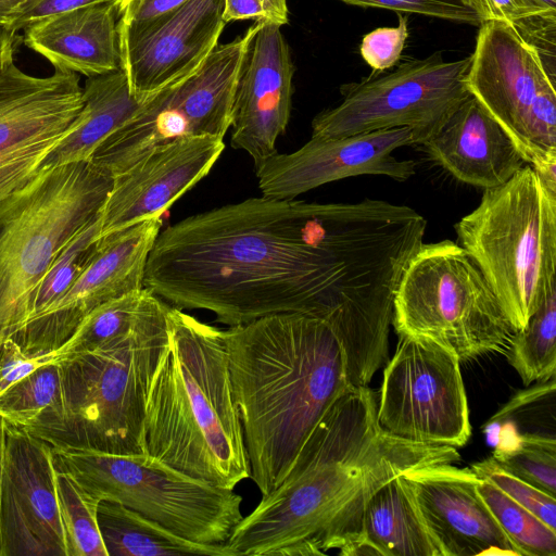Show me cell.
I'll return each instance as SVG.
<instances>
[{
	"label": "cell",
	"instance_id": "1",
	"mask_svg": "<svg viewBox=\"0 0 556 556\" xmlns=\"http://www.w3.org/2000/svg\"><path fill=\"white\" fill-rule=\"evenodd\" d=\"M337 203L250 198L160 231L143 287L229 327L282 313L328 324Z\"/></svg>",
	"mask_w": 556,
	"mask_h": 556
},
{
	"label": "cell",
	"instance_id": "2",
	"mask_svg": "<svg viewBox=\"0 0 556 556\" xmlns=\"http://www.w3.org/2000/svg\"><path fill=\"white\" fill-rule=\"evenodd\" d=\"M457 448L393 437L377 420V393L352 387L329 407L280 483L232 530L239 555L339 552L359 532L365 504L391 478L431 464H457Z\"/></svg>",
	"mask_w": 556,
	"mask_h": 556
},
{
	"label": "cell",
	"instance_id": "3",
	"mask_svg": "<svg viewBox=\"0 0 556 556\" xmlns=\"http://www.w3.org/2000/svg\"><path fill=\"white\" fill-rule=\"evenodd\" d=\"M251 478L262 496L283 479L329 407L353 386L320 319L282 313L222 330Z\"/></svg>",
	"mask_w": 556,
	"mask_h": 556
},
{
	"label": "cell",
	"instance_id": "4",
	"mask_svg": "<svg viewBox=\"0 0 556 556\" xmlns=\"http://www.w3.org/2000/svg\"><path fill=\"white\" fill-rule=\"evenodd\" d=\"M168 328L147 394L146 451L193 479L233 489L251 468L222 330L172 305Z\"/></svg>",
	"mask_w": 556,
	"mask_h": 556
},
{
	"label": "cell",
	"instance_id": "5",
	"mask_svg": "<svg viewBox=\"0 0 556 556\" xmlns=\"http://www.w3.org/2000/svg\"><path fill=\"white\" fill-rule=\"evenodd\" d=\"M169 307L156 295L130 331L60 361V410L27 431L54 447L146 454V401L168 342Z\"/></svg>",
	"mask_w": 556,
	"mask_h": 556
},
{
	"label": "cell",
	"instance_id": "6",
	"mask_svg": "<svg viewBox=\"0 0 556 556\" xmlns=\"http://www.w3.org/2000/svg\"><path fill=\"white\" fill-rule=\"evenodd\" d=\"M112 184L90 160L42 167L0 204V351L28 319L54 257L101 213Z\"/></svg>",
	"mask_w": 556,
	"mask_h": 556
},
{
	"label": "cell",
	"instance_id": "7",
	"mask_svg": "<svg viewBox=\"0 0 556 556\" xmlns=\"http://www.w3.org/2000/svg\"><path fill=\"white\" fill-rule=\"evenodd\" d=\"M454 229L513 328L522 329L556 283V193L527 164L483 190Z\"/></svg>",
	"mask_w": 556,
	"mask_h": 556
},
{
	"label": "cell",
	"instance_id": "8",
	"mask_svg": "<svg viewBox=\"0 0 556 556\" xmlns=\"http://www.w3.org/2000/svg\"><path fill=\"white\" fill-rule=\"evenodd\" d=\"M397 336L429 339L462 362L504 352L516 332L470 255L443 240L419 248L393 302Z\"/></svg>",
	"mask_w": 556,
	"mask_h": 556
},
{
	"label": "cell",
	"instance_id": "9",
	"mask_svg": "<svg viewBox=\"0 0 556 556\" xmlns=\"http://www.w3.org/2000/svg\"><path fill=\"white\" fill-rule=\"evenodd\" d=\"M51 450L54 468L93 500L119 503L189 541L225 544L243 517L233 489L193 479L148 453Z\"/></svg>",
	"mask_w": 556,
	"mask_h": 556
},
{
	"label": "cell",
	"instance_id": "10",
	"mask_svg": "<svg viewBox=\"0 0 556 556\" xmlns=\"http://www.w3.org/2000/svg\"><path fill=\"white\" fill-rule=\"evenodd\" d=\"M467 87L556 193L555 79L513 25L502 21L479 25Z\"/></svg>",
	"mask_w": 556,
	"mask_h": 556
},
{
	"label": "cell",
	"instance_id": "11",
	"mask_svg": "<svg viewBox=\"0 0 556 556\" xmlns=\"http://www.w3.org/2000/svg\"><path fill=\"white\" fill-rule=\"evenodd\" d=\"M471 55L446 61L441 52L405 62L386 75L341 86L342 101L318 113L312 137L343 138L407 127L415 144L435 135L471 94L467 75Z\"/></svg>",
	"mask_w": 556,
	"mask_h": 556
},
{
	"label": "cell",
	"instance_id": "12",
	"mask_svg": "<svg viewBox=\"0 0 556 556\" xmlns=\"http://www.w3.org/2000/svg\"><path fill=\"white\" fill-rule=\"evenodd\" d=\"M245 41L243 35L217 46L194 73L151 96L90 161L113 177L157 146L191 136L224 138Z\"/></svg>",
	"mask_w": 556,
	"mask_h": 556
},
{
	"label": "cell",
	"instance_id": "13",
	"mask_svg": "<svg viewBox=\"0 0 556 556\" xmlns=\"http://www.w3.org/2000/svg\"><path fill=\"white\" fill-rule=\"evenodd\" d=\"M377 394V420L407 441L458 448L471 435L460 361L420 337L400 336Z\"/></svg>",
	"mask_w": 556,
	"mask_h": 556
},
{
	"label": "cell",
	"instance_id": "14",
	"mask_svg": "<svg viewBox=\"0 0 556 556\" xmlns=\"http://www.w3.org/2000/svg\"><path fill=\"white\" fill-rule=\"evenodd\" d=\"M83 105L76 73L35 77L14 61L0 71V204L39 172Z\"/></svg>",
	"mask_w": 556,
	"mask_h": 556
},
{
	"label": "cell",
	"instance_id": "15",
	"mask_svg": "<svg viewBox=\"0 0 556 556\" xmlns=\"http://www.w3.org/2000/svg\"><path fill=\"white\" fill-rule=\"evenodd\" d=\"M162 228L149 217L99 239L98 250L66 293L12 337L28 355L58 350L100 304L143 288L147 261Z\"/></svg>",
	"mask_w": 556,
	"mask_h": 556
},
{
	"label": "cell",
	"instance_id": "16",
	"mask_svg": "<svg viewBox=\"0 0 556 556\" xmlns=\"http://www.w3.org/2000/svg\"><path fill=\"white\" fill-rule=\"evenodd\" d=\"M0 556H67L51 446L7 421Z\"/></svg>",
	"mask_w": 556,
	"mask_h": 556
},
{
	"label": "cell",
	"instance_id": "17",
	"mask_svg": "<svg viewBox=\"0 0 556 556\" xmlns=\"http://www.w3.org/2000/svg\"><path fill=\"white\" fill-rule=\"evenodd\" d=\"M224 0H188L144 24L118 27L121 68L147 100L194 73L218 46Z\"/></svg>",
	"mask_w": 556,
	"mask_h": 556
},
{
	"label": "cell",
	"instance_id": "18",
	"mask_svg": "<svg viewBox=\"0 0 556 556\" xmlns=\"http://www.w3.org/2000/svg\"><path fill=\"white\" fill-rule=\"evenodd\" d=\"M412 144H415V138L407 127L343 138L312 137L299 150L288 154L277 152L257 166L258 187L263 197L283 200L359 175H380L405 181L415 175L417 164L399 160L393 152Z\"/></svg>",
	"mask_w": 556,
	"mask_h": 556
},
{
	"label": "cell",
	"instance_id": "19",
	"mask_svg": "<svg viewBox=\"0 0 556 556\" xmlns=\"http://www.w3.org/2000/svg\"><path fill=\"white\" fill-rule=\"evenodd\" d=\"M231 116V146L255 168L277 153L292 109L294 65L281 27L254 22L245 31Z\"/></svg>",
	"mask_w": 556,
	"mask_h": 556
},
{
	"label": "cell",
	"instance_id": "20",
	"mask_svg": "<svg viewBox=\"0 0 556 556\" xmlns=\"http://www.w3.org/2000/svg\"><path fill=\"white\" fill-rule=\"evenodd\" d=\"M224 148V138L215 136L179 138L153 148L113 176L101 210L99 239L146 218L162 216L208 174Z\"/></svg>",
	"mask_w": 556,
	"mask_h": 556
},
{
	"label": "cell",
	"instance_id": "21",
	"mask_svg": "<svg viewBox=\"0 0 556 556\" xmlns=\"http://www.w3.org/2000/svg\"><path fill=\"white\" fill-rule=\"evenodd\" d=\"M404 476L443 556L520 555L479 494L470 467L431 464Z\"/></svg>",
	"mask_w": 556,
	"mask_h": 556
},
{
	"label": "cell",
	"instance_id": "22",
	"mask_svg": "<svg viewBox=\"0 0 556 556\" xmlns=\"http://www.w3.org/2000/svg\"><path fill=\"white\" fill-rule=\"evenodd\" d=\"M421 146L454 178L483 190L503 185L527 165L507 132L472 96Z\"/></svg>",
	"mask_w": 556,
	"mask_h": 556
},
{
	"label": "cell",
	"instance_id": "23",
	"mask_svg": "<svg viewBox=\"0 0 556 556\" xmlns=\"http://www.w3.org/2000/svg\"><path fill=\"white\" fill-rule=\"evenodd\" d=\"M24 43L55 71L87 77L121 70L118 2L55 14L24 29Z\"/></svg>",
	"mask_w": 556,
	"mask_h": 556
},
{
	"label": "cell",
	"instance_id": "24",
	"mask_svg": "<svg viewBox=\"0 0 556 556\" xmlns=\"http://www.w3.org/2000/svg\"><path fill=\"white\" fill-rule=\"evenodd\" d=\"M340 555L443 556L427 527L404 472L371 493L358 535Z\"/></svg>",
	"mask_w": 556,
	"mask_h": 556
},
{
	"label": "cell",
	"instance_id": "25",
	"mask_svg": "<svg viewBox=\"0 0 556 556\" xmlns=\"http://www.w3.org/2000/svg\"><path fill=\"white\" fill-rule=\"evenodd\" d=\"M83 100L74 129L48 154L41 168L90 160L97 148L147 101L130 92L122 68L88 77Z\"/></svg>",
	"mask_w": 556,
	"mask_h": 556
},
{
	"label": "cell",
	"instance_id": "26",
	"mask_svg": "<svg viewBox=\"0 0 556 556\" xmlns=\"http://www.w3.org/2000/svg\"><path fill=\"white\" fill-rule=\"evenodd\" d=\"M97 519L108 556H237L226 543L189 541L116 502L100 501Z\"/></svg>",
	"mask_w": 556,
	"mask_h": 556
},
{
	"label": "cell",
	"instance_id": "27",
	"mask_svg": "<svg viewBox=\"0 0 556 556\" xmlns=\"http://www.w3.org/2000/svg\"><path fill=\"white\" fill-rule=\"evenodd\" d=\"M508 363L526 387L556 374V283L526 326L516 331L505 349Z\"/></svg>",
	"mask_w": 556,
	"mask_h": 556
},
{
	"label": "cell",
	"instance_id": "28",
	"mask_svg": "<svg viewBox=\"0 0 556 556\" xmlns=\"http://www.w3.org/2000/svg\"><path fill=\"white\" fill-rule=\"evenodd\" d=\"M61 397L60 364L50 363L0 394V415L7 421L27 430L56 416Z\"/></svg>",
	"mask_w": 556,
	"mask_h": 556
},
{
	"label": "cell",
	"instance_id": "29",
	"mask_svg": "<svg viewBox=\"0 0 556 556\" xmlns=\"http://www.w3.org/2000/svg\"><path fill=\"white\" fill-rule=\"evenodd\" d=\"M477 489L520 556H556V529L514 502L489 480L479 478Z\"/></svg>",
	"mask_w": 556,
	"mask_h": 556
},
{
	"label": "cell",
	"instance_id": "30",
	"mask_svg": "<svg viewBox=\"0 0 556 556\" xmlns=\"http://www.w3.org/2000/svg\"><path fill=\"white\" fill-rule=\"evenodd\" d=\"M100 231L101 213L66 242L37 286L27 320L47 311L74 285L97 253Z\"/></svg>",
	"mask_w": 556,
	"mask_h": 556
},
{
	"label": "cell",
	"instance_id": "31",
	"mask_svg": "<svg viewBox=\"0 0 556 556\" xmlns=\"http://www.w3.org/2000/svg\"><path fill=\"white\" fill-rule=\"evenodd\" d=\"M505 470L543 492L556 495V439L520 433L501 439L492 456Z\"/></svg>",
	"mask_w": 556,
	"mask_h": 556
},
{
	"label": "cell",
	"instance_id": "32",
	"mask_svg": "<svg viewBox=\"0 0 556 556\" xmlns=\"http://www.w3.org/2000/svg\"><path fill=\"white\" fill-rule=\"evenodd\" d=\"M55 481L67 556H108L97 519L99 502L58 469Z\"/></svg>",
	"mask_w": 556,
	"mask_h": 556
},
{
	"label": "cell",
	"instance_id": "33",
	"mask_svg": "<svg viewBox=\"0 0 556 556\" xmlns=\"http://www.w3.org/2000/svg\"><path fill=\"white\" fill-rule=\"evenodd\" d=\"M155 296L143 287L97 306L70 338L72 353L93 350L130 331Z\"/></svg>",
	"mask_w": 556,
	"mask_h": 556
},
{
	"label": "cell",
	"instance_id": "34",
	"mask_svg": "<svg viewBox=\"0 0 556 556\" xmlns=\"http://www.w3.org/2000/svg\"><path fill=\"white\" fill-rule=\"evenodd\" d=\"M478 478H483L496 485L514 502L556 529V500L542 490L514 476L502 468L493 457L471 465Z\"/></svg>",
	"mask_w": 556,
	"mask_h": 556
},
{
	"label": "cell",
	"instance_id": "35",
	"mask_svg": "<svg viewBox=\"0 0 556 556\" xmlns=\"http://www.w3.org/2000/svg\"><path fill=\"white\" fill-rule=\"evenodd\" d=\"M351 5L378 8L479 26L481 20L467 0H340Z\"/></svg>",
	"mask_w": 556,
	"mask_h": 556
},
{
	"label": "cell",
	"instance_id": "36",
	"mask_svg": "<svg viewBox=\"0 0 556 556\" xmlns=\"http://www.w3.org/2000/svg\"><path fill=\"white\" fill-rule=\"evenodd\" d=\"M408 37V20L399 14L394 27H379L367 33L361 42L363 60L376 72L393 67L400 60Z\"/></svg>",
	"mask_w": 556,
	"mask_h": 556
},
{
	"label": "cell",
	"instance_id": "37",
	"mask_svg": "<svg viewBox=\"0 0 556 556\" xmlns=\"http://www.w3.org/2000/svg\"><path fill=\"white\" fill-rule=\"evenodd\" d=\"M72 354V340L68 339L58 350L28 355L20 345L9 339L0 351V394L37 368L60 362Z\"/></svg>",
	"mask_w": 556,
	"mask_h": 556
},
{
	"label": "cell",
	"instance_id": "38",
	"mask_svg": "<svg viewBox=\"0 0 556 556\" xmlns=\"http://www.w3.org/2000/svg\"><path fill=\"white\" fill-rule=\"evenodd\" d=\"M224 21L254 20L283 26L289 21L287 0H224Z\"/></svg>",
	"mask_w": 556,
	"mask_h": 556
},
{
	"label": "cell",
	"instance_id": "39",
	"mask_svg": "<svg viewBox=\"0 0 556 556\" xmlns=\"http://www.w3.org/2000/svg\"><path fill=\"white\" fill-rule=\"evenodd\" d=\"M119 0H27L12 16L7 30L14 36L42 18L90 4Z\"/></svg>",
	"mask_w": 556,
	"mask_h": 556
},
{
	"label": "cell",
	"instance_id": "40",
	"mask_svg": "<svg viewBox=\"0 0 556 556\" xmlns=\"http://www.w3.org/2000/svg\"><path fill=\"white\" fill-rule=\"evenodd\" d=\"M188 0H119L118 27L144 24L163 15Z\"/></svg>",
	"mask_w": 556,
	"mask_h": 556
},
{
	"label": "cell",
	"instance_id": "41",
	"mask_svg": "<svg viewBox=\"0 0 556 556\" xmlns=\"http://www.w3.org/2000/svg\"><path fill=\"white\" fill-rule=\"evenodd\" d=\"M479 15L481 23L502 21L515 25L526 17L518 0H467Z\"/></svg>",
	"mask_w": 556,
	"mask_h": 556
},
{
	"label": "cell",
	"instance_id": "42",
	"mask_svg": "<svg viewBox=\"0 0 556 556\" xmlns=\"http://www.w3.org/2000/svg\"><path fill=\"white\" fill-rule=\"evenodd\" d=\"M526 17L556 16V0H518Z\"/></svg>",
	"mask_w": 556,
	"mask_h": 556
},
{
	"label": "cell",
	"instance_id": "43",
	"mask_svg": "<svg viewBox=\"0 0 556 556\" xmlns=\"http://www.w3.org/2000/svg\"><path fill=\"white\" fill-rule=\"evenodd\" d=\"M13 35L0 27V71L13 61Z\"/></svg>",
	"mask_w": 556,
	"mask_h": 556
},
{
	"label": "cell",
	"instance_id": "44",
	"mask_svg": "<svg viewBox=\"0 0 556 556\" xmlns=\"http://www.w3.org/2000/svg\"><path fill=\"white\" fill-rule=\"evenodd\" d=\"M27 0H0V27L7 28L17 9Z\"/></svg>",
	"mask_w": 556,
	"mask_h": 556
},
{
	"label": "cell",
	"instance_id": "45",
	"mask_svg": "<svg viewBox=\"0 0 556 556\" xmlns=\"http://www.w3.org/2000/svg\"><path fill=\"white\" fill-rule=\"evenodd\" d=\"M7 420L0 415V492L3 477Z\"/></svg>",
	"mask_w": 556,
	"mask_h": 556
}]
</instances>
